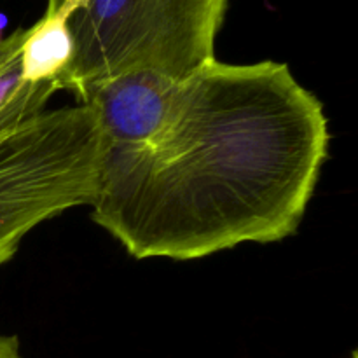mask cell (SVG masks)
Instances as JSON below:
<instances>
[{"label":"cell","mask_w":358,"mask_h":358,"mask_svg":"<svg viewBox=\"0 0 358 358\" xmlns=\"http://www.w3.org/2000/svg\"><path fill=\"white\" fill-rule=\"evenodd\" d=\"M324 103L287 63H206L140 145H108L91 219L131 257L194 261L296 234L329 157Z\"/></svg>","instance_id":"1"},{"label":"cell","mask_w":358,"mask_h":358,"mask_svg":"<svg viewBox=\"0 0 358 358\" xmlns=\"http://www.w3.org/2000/svg\"><path fill=\"white\" fill-rule=\"evenodd\" d=\"M229 0H80L66 20L73 58L59 91L126 72L182 80L215 58Z\"/></svg>","instance_id":"2"},{"label":"cell","mask_w":358,"mask_h":358,"mask_svg":"<svg viewBox=\"0 0 358 358\" xmlns=\"http://www.w3.org/2000/svg\"><path fill=\"white\" fill-rule=\"evenodd\" d=\"M107 147L93 103L44 110L0 138V266L38 224L93 205Z\"/></svg>","instance_id":"3"},{"label":"cell","mask_w":358,"mask_h":358,"mask_svg":"<svg viewBox=\"0 0 358 358\" xmlns=\"http://www.w3.org/2000/svg\"><path fill=\"white\" fill-rule=\"evenodd\" d=\"M180 80L140 70L98 80L79 103H93L108 145H140L161 131L170 117Z\"/></svg>","instance_id":"4"},{"label":"cell","mask_w":358,"mask_h":358,"mask_svg":"<svg viewBox=\"0 0 358 358\" xmlns=\"http://www.w3.org/2000/svg\"><path fill=\"white\" fill-rule=\"evenodd\" d=\"M27 28H16L9 37L0 38V138L42 114L52 94L59 91L56 83H30L23 76L21 49Z\"/></svg>","instance_id":"5"},{"label":"cell","mask_w":358,"mask_h":358,"mask_svg":"<svg viewBox=\"0 0 358 358\" xmlns=\"http://www.w3.org/2000/svg\"><path fill=\"white\" fill-rule=\"evenodd\" d=\"M80 0H65L55 14H44L27 28L21 65L24 79L30 83H56L69 70L73 58V42L66 20Z\"/></svg>","instance_id":"6"},{"label":"cell","mask_w":358,"mask_h":358,"mask_svg":"<svg viewBox=\"0 0 358 358\" xmlns=\"http://www.w3.org/2000/svg\"><path fill=\"white\" fill-rule=\"evenodd\" d=\"M0 358H23L16 336L0 334Z\"/></svg>","instance_id":"7"},{"label":"cell","mask_w":358,"mask_h":358,"mask_svg":"<svg viewBox=\"0 0 358 358\" xmlns=\"http://www.w3.org/2000/svg\"><path fill=\"white\" fill-rule=\"evenodd\" d=\"M63 2H65V0H48V7H45L44 14H55L56 10L62 7Z\"/></svg>","instance_id":"8"},{"label":"cell","mask_w":358,"mask_h":358,"mask_svg":"<svg viewBox=\"0 0 358 358\" xmlns=\"http://www.w3.org/2000/svg\"><path fill=\"white\" fill-rule=\"evenodd\" d=\"M3 27H6V17L0 16V31H2Z\"/></svg>","instance_id":"9"},{"label":"cell","mask_w":358,"mask_h":358,"mask_svg":"<svg viewBox=\"0 0 358 358\" xmlns=\"http://www.w3.org/2000/svg\"><path fill=\"white\" fill-rule=\"evenodd\" d=\"M352 358H358V355H357V352H353V353H352Z\"/></svg>","instance_id":"10"}]
</instances>
